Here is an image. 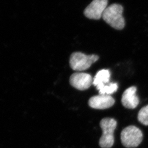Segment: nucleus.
<instances>
[{
    "label": "nucleus",
    "instance_id": "nucleus-1",
    "mask_svg": "<svg viewBox=\"0 0 148 148\" xmlns=\"http://www.w3.org/2000/svg\"><path fill=\"white\" fill-rule=\"evenodd\" d=\"M123 7L119 4L108 6L104 11L102 18L103 20L113 28L121 30L125 26V21L123 13Z\"/></svg>",
    "mask_w": 148,
    "mask_h": 148
},
{
    "label": "nucleus",
    "instance_id": "nucleus-2",
    "mask_svg": "<svg viewBox=\"0 0 148 148\" xmlns=\"http://www.w3.org/2000/svg\"><path fill=\"white\" fill-rule=\"evenodd\" d=\"M100 126L103 133L99 144L101 148H110L114 143V133L117 126V121L112 118L106 117L101 120Z\"/></svg>",
    "mask_w": 148,
    "mask_h": 148
},
{
    "label": "nucleus",
    "instance_id": "nucleus-3",
    "mask_svg": "<svg viewBox=\"0 0 148 148\" xmlns=\"http://www.w3.org/2000/svg\"><path fill=\"white\" fill-rule=\"evenodd\" d=\"M98 59L99 56L95 54L86 55L81 52H74L70 56L69 63L73 70L82 71L90 68Z\"/></svg>",
    "mask_w": 148,
    "mask_h": 148
},
{
    "label": "nucleus",
    "instance_id": "nucleus-4",
    "mask_svg": "<svg viewBox=\"0 0 148 148\" xmlns=\"http://www.w3.org/2000/svg\"><path fill=\"white\" fill-rule=\"evenodd\" d=\"M143 133L138 127L130 126L124 128L121 133L122 145L127 148L137 147L143 140Z\"/></svg>",
    "mask_w": 148,
    "mask_h": 148
},
{
    "label": "nucleus",
    "instance_id": "nucleus-5",
    "mask_svg": "<svg viewBox=\"0 0 148 148\" xmlns=\"http://www.w3.org/2000/svg\"><path fill=\"white\" fill-rule=\"evenodd\" d=\"M108 0H93L84 11L85 16L89 19L98 20L108 7Z\"/></svg>",
    "mask_w": 148,
    "mask_h": 148
},
{
    "label": "nucleus",
    "instance_id": "nucleus-6",
    "mask_svg": "<svg viewBox=\"0 0 148 148\" xmlns=\"http://www.w3.org/2000/svg\"><path fill=\"white\" fill-rule=\"evenodd\" d=\"M93 79L89 74L75 73L70 78V84L75 88L80 90H87L93 85Z\"/></svg>",
    "mask_w": 148,
    "mask_h": 148
},
{
    "label": "nucleus",
    "instance_id": "nucleus-7",
    "mask_svg": "<svg viewBox=\"0 0 148 148\" xmlns=\"http://www.w3.org/2000/svg\"><path fill=\"white\" fill-rule=\"evenodd\" d=\"M115 99L110 95H99L91 97L88 101L90 108L95 109L103 110L111 108L114 105Z\"/></svg>",
    "mask_w": 148,
    "mask_h": 148
},
{
    "label": "nucleus",
    "instance_id": "nucleus-8",
    "mask_svg": "<svg viewBox=\"0 0 148 148\" xmlns=\"http://www.w3.org/2000/svg\"><path fill=\"white\" fill-rule=\"evenodd\" d=\"M137 87L131 86L125 90L122 96V105L127 109H135L139 103V99L136 95Z\"/></svg>",
    "mask_w": 148,
    "mask_h": 148
},
{
    "label": "nucleus",
    "instance_id": "nucleus-9",
    "mask_svg": "<svg viewBox=\"0 0 148 148\" xmlns=\"http://www.w3.org/2000/svg\"><path fill=\"white\" fill-rule=\"evenodd\" d=\"M111 74L108 69H103L97 72L93 78V85L95 87L108 84L110 81Z\"/></svg>",
    "mask_w": 148,
    "mask_h": 148
},
{
    "label": "nucleus",
    "instance_id": "nucleus-10",
    "mask_svg": "<svg viewBox=\"0 0 148 148\" xmlns=\"http://www.w3.org/2000/svg\"><path fill=\"white\" fill-rule=\"evenodd\" d=\"M118 88V84L116 82H110L108 84L96 87L97 90H99V95H110L115 93L117 90Z\"/></svg>",
    "mask_w": 148,
    "mask_h": 148
},
{
    "label": "nucleus",
    "instance_id": "nucleus-11",
    "mask_svg": "<svg viewBox=\"0 0 148 148\" xmlns=\"http://www.w3.org/2000/svg\"><path fill=\"white\" fill-rule=\"evenodd\" d=\"M138 120L145 126H148V105L142 108L138 112Z\"/></svg>",
    "mask_w": 148,
    "mask_h": 148
}]
</instances>
